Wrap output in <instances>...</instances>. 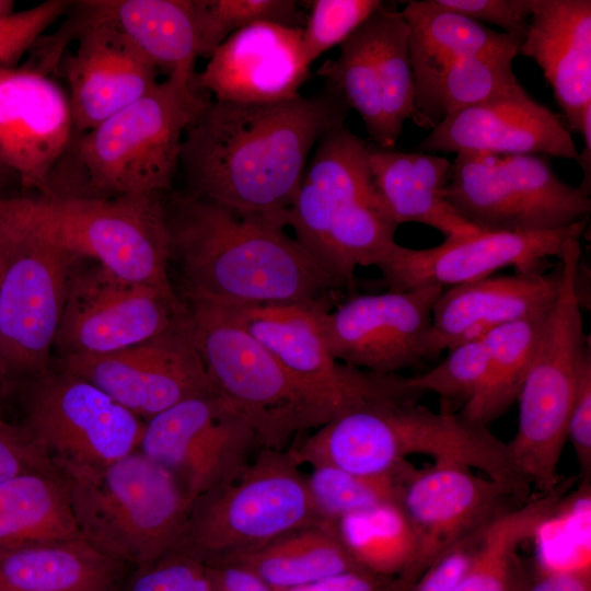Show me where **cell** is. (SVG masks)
<instances>
[{"label":"cell","instance_id":"cell-49","mask_svg":"<svg viewBox=\"0 0 591 591\" xmlns=\"http://www.w3.org/2000/svg\"><path fill=\"white\" fill-rule=\"evenodd\" d=\"M288 591H396V586L394 580L356 569Z\"/></svg>","mask_w":591,"mask_h":591},{"label":"cell","instance_id":"cell-15","mask_svg":"<svg viewBox=\"0 0 591 591\" xmlns=\"http://www.w3.org/2000/svg\"><path fill=\"white\" fill-rule=\"evenodd\" d=\"M386 211L372 181L369 144L343 126L314 147L287 221L321 265L328 248L366 231Z\"/></svg>","mask_w":591,"mask_h":591},{"label":"cell","instance_id":"cell-22","mask_svg":"<svg viewBox=\"0 0 591 591\" xmlns=\"http://www.w3.org/2000/svg\"><path fill=\"white\" fill-rule=\"evenodd\" d=\"M68 28L77 33L78 45L59 61L78 136L150 91L159 70L108 22L78 9Z\"/></svg>","mask_w":591,"mask_h":591},{"label":"cell","instance_id":"cell-41","mask_svg":"<svg viewBox=\"0 0 591 591\" xmlns=\"http://www.w3.org/2000/svg\"><path fill=\"white\" fill-rule=\"evenodd\" d=\"M199 4L206 56L247 25L271 22L303 28L306 21L294 0H199Z\"/></svg>","mask_w":591,"mask_h":591},{"label":"cell","instance_id":"cell-28","mask_svg":"<svg viewBox=\"0 0 591 591\" xmlns=\"http://www.w3.org/2000/svg\"><path fill=\"white\" fill-rule=\"evenodd\" d=\"M448 159L428 152H402L369 146L372 181L394 221L431 227L445 237L479 232L449 204L445 187L451 176Z\"/></svg>","mask_w":591,"mask_h":591},{"label":"cell","instance_id":"cell-51","mask_svg":"<svg viewBox=\"0 0 591 591\" xmlns=\"http://www.w3.org/2000/svg\"><path fill=\"white\" fill-rule=\"evenodd\" d=\"M521 591H591L590 567L576 566L545 571Z\"/></svg>","mask_w":591,"mask_h":591},{"label":"cell","instance_id":"cell-6","mask_svg":"<svg viewBox=\"0 0 591 591\" xmlns=\"http://www.w3.org/2000/svg\"><path fill=\"white\" fill-rule=\"evenodd\" d=\"M561 280L518 395L519 420L508 449L523 475L540 494L563 480L558 463L567 441V425L581 372L591 357L584 333L581 292V246L569 240L558 258Z\"/></svg>","mask_w":591,"mask_h":591},{"label":"cell","instance_id":"cell-4","mask_svg":"<svg viewBox=\"0 0 591 591\" xmlns=\"http://www.w3.org/2000/svg\"><path fill=\"white\" fill-rule=\"evenodd\" d=\"M418 398H393L346 410L314 431L310 451L317 464L381 476L401 472L414 454L483 472L526 502L530 483L507 442L487 426L457 413L433 412Z\"/></svg>","mask_w":591,"mask_h":591},{"label":"cell","instance_id":"cell-5","mask_svg":"<svg viewBox=\"0 0 591 591\" xmlns=\"http://www.w3.org/2000/svg\"><path fill=\"white\" fill-rule=\"evenodd\" d=\"M81 537L136 568L173 551L192 503L174 477L138 449L102 467L56 464Z\"/></svg>","mask_w":591,"mask_h":591},{"label":"cell","instance_id":"cell-7","mask_svg":"<svg viewBox=\"0 0 591 591\" xmlns=\"http://www.w3.org/2000/svg\"><path fill=\"white\" fill-rule=\"evenodd\" d=\"M162 195L105 199L0 195L8 215L34 235L115 275L173 289Z\"/></svg>","mask_w":591,"mask_h":591},{"label":"cell","instance_id":"cell-16","mask_svg":"<svg viewBox=\"0 0 591 591\" xmlns=\"http://www.w3.org/2000/svg\"><path fill=\"white\" fill-rule=\"evenodd\" d=\"M189 314L174 289L128 280L94 263L76 275L54 349L58 358L120 350Z\"/></svg>","mask_w":591,"mask_h":591},{"label":"cell","instance_id":"cell-32","mask_svg":"<svg viewBox=\"0 0 591 591\" xmlns=\"http://www.w3.org/2000/svg\"><path fill=\"white\" fill-rule=\"evenodd\" d=\"M81 537L60 471H35L0 482V553Z\"/></svg>","mask_w":591,"mask_h":591},{"label":"cell","instance_id":"cell-39","mask_svg":"<svg viewBox=\"0 0 591 591\" xmlns=\"http://www.w3.org/2000/svg\"><path fill=\"white\" fill-rule=\"evenodd\" d=\"M410 465L399 473L381 476L359 475L332 465H316L312 466L306 476V485L320 519L324 523L334 524L348 514L397 501L402 476Z\"/></svg>","mask_w":591,"mask_h":591},{"label":"cell","instance_id":"cell-25","mask_svg":"<svg viewBox=\"0 0 591 591\" xmlns=\"http://www.w3.org/2000/svg\"><path fill=\"white\" fill-rule=\"evenodd\" d=\"M560 280L558 260L548 273L515 271L443 289L432 309L439 349L483 338L495 327L549 310Z\"/></svg>","mask_w":591,"mask_h":591},{"label":"cell","instance_id":"cell-20","mask_svg":"<svg viewBox=\"0 0 591 591\" xmlns=\"http://www.w3.org/2000/svg\"><path fill=\"white\" fill-rule=\"evenodd\" d=\"M588 221L544 232L479 231L445 237L428 248L396 243L376 265L390 290L422 286L443 289L491 276L514 266L520 273L545 271L549 258H559L570 239H580Z\"/></svg>","mask_w":591,"mask_h":591},{"label":"cell","instance_id":"cell-27","mask_svg":"<svg viewBox=\"0 0 591 591\" xmlns=\"http://www.w3.org/2000/svg\"><path fill=\"white\" fill-rule=\"evenodd\" d=\"M83 13L108 22L157 68L167 73H194L206 56L199 0H86Z\"/></svg>","mask_w":591,"mask_h":591},{"label":"cell","instance_id":"cell-9","mask_svg":"<svg viewBox=\"0 0 591 591\" xmlns=\"http://www.w3.org/2000/svg\"><path fill=\"white\" fill-rule=\"evenodd\" d=\"M299 466L288 451L259 449L235 478L192 505L172 552L215 564L252 552L289 531L324 523Z\"/></svg>","mask_w":591,"mask_h":591},{"label":"cell","instance_id":"cell-26","mask_svg":"<svg viewBox=\"0 0 591 591\" xmlns=\"http://www.w3.org/2000/svg\"><path fill=\"white\" fill-rule=\"evenodd\" d=\"M531 5L518 55L542 69L568 130L580 132L591 106V1L531 0Z\"/></svg>","mask_w":591,"mask_h":591},{"label":"cell","instance_id":"cell-8","mask_svg":"<svg viewBox=\"0 0 591 591\" xmlns=\"http://www.w3.org/2000/svg\"><path fill=\"white\" fill-rule=\"evenodd\" d=\"M195 346L216 393L255 429L262 448L282 450L334 412L220 305L186 299Z\"/></svg>","mask_w":591,"mask_h":591},{"label":"cell","instance_id":"cell-47","mask_svg":"<svg viewBox=\"0 0 591 591\" xmlns=\"http://www.w3.org/2000/svg\"><path fill=\"white\" fill-rule=\"evenodd\" d=\"M485 529L442 554L406 591H454L473 560Z\"/></svg>","mask_w":591,"mask_h":591},{"label":"cell","instance_id":"cell-46","mask_svg":"<svg viewBox=\"0 0 591 591\" xmlns=\"http://www.w3.org/2000/svg\"><path fill=\"white\" fill-rule=\"evenodd\" d=\"M437 2L477 23H488L521 43L532 14L531 0H437Z\"/></svg>","mask_w":591,"mask_h":591},{"label":"cell","instance_id":"cell-50","mask_svg":"<svg viewBox=\"0 0 591 591\" xmlns=\"http://www.w3.org/2000/svg\"><path fill=\"white\" fill-rule=\"evenodd\" d=\"M212 591H274L247 568L229 561L206 565Z\"/></svg>","mask_w":591,"mask_h":591},{"label":"cell","instance_id":"cell-29","mask_svg":"<svg viewBox=\"0 0 591 591\" xmlns=\"http://www.w3.org/2000/svg\"><path fill=\"white\" fill-rule=\"evenodd\" d=\"M127 565L82 537L0 553V591H121Z\"/></svg>","mask_w":591,"mask_h":591},{"label":"cell","instance_id":"cell-2","mask_svg":"<svg viewBox=\"0 0 591 591\" xmlns=\"http://www.w3.org/2000/svg\"><path fill=\"white\" fill-rule=\"evenodd\" d=\"M164 202L170 255L186 299L222 306L292 304L340 287L287 234V210L242 212L192 194Z\"/></svg>","mask_w":591,"mask_h":591},{"label":"cell","instance_id":"cell-42","mask_svg":"<svg viewBox=\"0 0 591 591\" xmlns=\"http://www.w3.org/2000/svg\"><path fill=\"white\" fill-rule=\"evenodd\" d=\"M303 26L305 59L313 61L344 43L380 7V0H314Z\"/></svg>","mask_w":591,"mask_h":591},{"label":"cell","instance_id":"cell-23","mask_svg":"<svg viewBox=\"0 0 591 591\" xmlns=\"http://www.w3.org/2000/svg\"><path fill=\"white\" fill-rule=\"evenodd\" d=\"M302 34V27L271 22L247 25L208 56L194 84L220 102L271 104L296 99L310 68Z\"/></svg>","mask_w":591,"mask_h":591},{"label":"cell","instance_id":"cell-24","mask_svg":"<svg viewBox=\"0 0 591 591\" xmlns=\"http://www.w3.org/2000/svg\"><path fill=\"white\" fill-rule=\"evenodd\" d=\"M418 149L428 153L547 154L575 161L579 154L559 117L522 86L448 115Z\"/></svg>","mask_w":591,"mask_h":591},{"label":"cell","instance_id":"cell-34","mask_svg":"<svg viewBox=\"0 0 591 591\" xmlns=\"http://www.w3.org/2000/svg\"><path fill=\"white\" fill-rule=\"evenodd\" d=\"M551 309L495 327L483 337L486 372L474 396L460 410L462 415L488 426L517 402Z\"/></svg>","mask_w":591,"mask_h":591},{"label":"cell","instance_id":"cell-43","mask_svg":"<svg viewBox=\"0 0 591 591\" xmlns=\"http://www.w3.org/2000/svg\"><path fill=\"white\" fill-rule=\"evenodd\" d=\"M70 7V1L47 0L25 10L0 15V68L18 67L44 32Z\"/></svg>","mask_w":591,"mask_h":591},{"label":"cell","instance_id":"cell-10","mask_svg":"<svg viewBox=\"0 0 591 591\" xmlns=\"http://www.w3.org/2000/svg\"><path fill=\"white\" fill-rule=\"evenodd\" d=\"M445 198L480 231L544 232L588 221L590 194L534 154L460 152Z\"/></svg>","mask_w":591,"mask_h":591},{"label":"cell","instance_id":"cell-48","mask_svg":"<svg viewBox=\"0 0 591 591\" xmlns=\"http://www.w3.org/2000/svg\"><path fill=\"white\" fill-rule=\"evenodd\" d=\"M567 440L572 445L581 474H591V357L586 361L567 425Z\"/></svg>","mask_w":591,"mask_h":591},{"label":"cell","instance_id":"cell-55","mask_svg":"<svg viewBox=\"0 0 591 591\" xmlns=\"http://www.w3.org/2000/svg\"><path fill=\"white\" fill-rule=\"evenodd\" d=\"M8 178V176L4 174V172L0 167V186L3 184V182Z\"/></svg>","mask_w":591,"mask_h":591},{"label":"cell","instance_id":"cell-14","mask_svg":"<svg viewBox=\"0 0 591 591\" xmlns=\"http://www.w3.org/2000/svg\"><path fill=\"white\" fill-rule=\"evenodd\" d=\"M259 449L251 422L217 393L184 399L151 417L138 445L174 477L192 505L235 478Z\"/></svg>","mask_w":591,"mask_h":591},{"label":"cell","instance_id":"cell-3","mask_svg":"<svg viewBox=\"0 0 591 591\" xmlns=\"http://www.w3.org/2000/svg\"><path fill=\"white\" fill-rule=\"evenodd\" d=\"M195 73L174 72L94 128L74 136L45 198H115L172 189L187 126L209 101Z\"/></svg>","mask_w":591,"mask_h":591},{"label":"cell","instance_id":"cell-12","mask_svg":"<svg viewBox=\"0 0 591 591\" xmlns=\"http://www.w3.org/2000/svg\"><path fill=\"white\" fill-rule=\"evenodd\" d=\"M333 296L313 302L222 306L335 416L372 402L419 398L406 376L378 374L332 357L322 321Z\"/></svg>","mask_w":591,"mask_h":591},{"label":"cell","instance_id":"cell-35","mask_svg":"<svg viewBox=\"0 0 591 591\" xmlns=\"http://www.w3.org/2000/svg\"><path fill=\"white\" fill-rule=\"evenodd\" d=\"M336 533L358 569L395 581L396 591L417 556L415 532L397 501L348 514Z\"/></svg>","mask_w":591,"mask_h":591},{"label":"cell","instance_id":"cell-38","mask_svg":"<svg viewBox=\"0 0 591 591\" xmlns=\"http://www.w3.org/2000/svg\"><path fill=\"white\" fill-rule=\"evenodd\" d=\"M339 47V56L325 60L317 74L359 114L371 140L387 149L381 80L369 19Z\"/></svg>","mask_w":591,"mask_h":591},{"label":"cell","instance_id":"cell-40","mask_svg":"<svg viewBox=\"0 0 591 591\" xmlns=\"http://www.w3.org/2000/svg\"><path fill=\"white\" fill-rule=\"evenodd\" d=\"M487 359L484 338L468 340L449 349V355L432 369L406 376V381L421 394H437L441 399V412L457 413L479 387Z\"/></svg>","mask_w":591,"mask_h":591},{"label":"cell","instance_id":"cell-11","mask_svg":"<svg viewBox=\"0 0 591 591\" xmlns=\"http://www.w3.org/2000/svg\"><path fill=\"white\" fill-rule=\"evenodd\" d=\"M14 234L0 288V390L53 367L51 350L78 271L86 259L28 232L3 209Z\"/></svg>","mask_w":591,"mask_h":591},{"label":"cell","instance_id":"cell-36","mask_svg":"<svg viewBox=\"0 0 591 591\" xmlns=\"http://www.w3.org/2000/svg\"><path fill=\"white\" fill-rule=\"evenodd\" d=\"M517 55V50H508L452 62L434 80L416 90L412 119L432 129L457 109L520 89L512 70Z\"/></svg>","mask_w":591,"mask_h":591},{"label":"cell","instance_id":"cell-52","mask_svg":"<svg viewBox=\"0 0 591 591\" xmlns=\"http://www.w3.org/2000/svg\"><path fill=\"white\" fill-rule=\"evenodd\" d=\"M583 148L578 154L577 162L583 171V181L580 188L590 194L591 184V106L583 114L581 131Z\"/></svg>","mask_w":591,"mask_h":591},{"label":"cell","instance_id":"cell-1","mask_svg":"<svg viewBox=\"0 0 591 591\" xmlns=\"http://www.w3.org/2000/svg\"><path fill=\"white\" fill-rule=\"evenodd\" d=\"M349 109L327 84L271 104L209 100L182 142L189 194L242 212L288 210L314 147Z\"/></svg>","mask_w":591,"mask_h":591},{"label":"cell","instance_id":"cell-19","mask_svg":"<svg viewBox=\"0 0 591 591\" xmlns=\"http://www.w3.org/2000/svg\"><path fill=\"white\" fill-rule=\"evenodd\" d=\"M397 502L417 540V556L397 591H406L437 558L483 531L505 511L524 503L505 485L454 463L403 474Z\"/></svg>","mask_w":591,"mask_h":591},{"label":"cell","instance_id":"cell-30","mask_svg":"<svg viewBox=\"0 0 591 591\" xmlns=\"http://www.w3.org/2000/svg\"><path fill=\"white\" fill-rule=\"evenodd\" d=\"M409 31L415 91L452 62L471 56L519 51L521 42L494 31L437 2L410 0L401 11Z\"/></svg>","mask_w":591,"mask_h":591},{"label":"cell","instance_id":"cell-33","mask_svg":"<svg viewBox=\"0 0 591 591\" xmlns=\"http://www.w3.org/2000/svg\"><path fill=\"white\" fill-rule=\"evenodd\" d=\"M225 561L247 568L274 591L302 588L358 569L331 523L289 531Z\"/></svg>","mask_w":591,"mask_h":591},{"label":"cell","instance_id":"cell-45","mask_svg":"<svg viewBox=\"0 0 591 591\" xmlns=\"http://www.w3.org/2000/svg\"><path fill=\"white\" fill-rule=\"evenodd\" d=\"M59 471L27 429L0 417V482L18 474Z\"/></svg>","mask_w":591,"mask_h":591},{"label":"cell","instance_id":"cell-56","mask_svg":"<svg viewBox=\"0 0 591 591\" xmlns=\"http://www.w3.org/2000/svg\"><path fill=\"white\" fill-rule=\"evenodd\" d=\"M1 393V392H0Z\"/></svg>","mask_w":591,"mask_h":591},{"label":"cell","instance_id":"cell-44","mask_svg":"<svg viewBox=\"0 0 591 591\" xmlns=\"http://www.w3.org/2000/svg\"><path fill=\"white\" fill-rule=\"evenodd\" d=\"M121 591H212L204 563L169 553L159 560L136 568Z\"/></svg>","mask_w":591,"mask_h":591},{"label":"cell","instance_id":"cell-37","mask_svg":"<svg viewBox=\"0 0 591 591\" xmlns=\"http://www.w3.org/2000/svg\"><path fill=\"white\" fill-rule=\"evenodd\" d=\"M381 80L387 149H394L404 123L415 113V81L409 31L395 3L383 2L369 18Z\"/></svg>","mask_w":591,"mask_h":591},{"label":"cell","instance_id":"cell-18","mask_svg":"<svg viewBox=\"0 0 591 591\" xmlns=\"http://www.w3.org/2000/svg\"><path fill=\"white\" fill-rule=\"evenodd\" d=\"M55 363L92 383L144 421L184 399L216 393L195 346L189 314L165 332L130 347L57 358Z\"/></svg>","mask_w":591,"mask_h":591},{"label":"cell","instance_id":"cell-17","mask_svg":"<svg viewBox=\"0 0 591 591\" xmlns=\"http://www.w3.org/2000/svg\"><path fill=\"white\" fill-rule=\"evenodd\" d=\"M439 286L349 298L326 312L325 345L334 359L378 374H399L438 356L432 309Z\"/></svg>","mask_w":591,"mask_h":591},{"label":"cell","instance_id":"cell-21","mask_svg":"<svg viewBox=\"0 0 591 591\" xmlns=\"http://www.w3.org/2000/svg\"><path fill=\"white\" fill-rule=\"evenodd\" d=\"M68 94L33 63L0 68V167L38 195L72 139Z\"/></svg>","mask_w":591,"mask_h":591},{"label":"cell","instance_id":"cell-53","mask_svg":"<svg viewBox=\"0 0 591 591\" xmlns=\"http://www.w3.org/2000/svg\"><path fill=\"white\" fill-rule=\"evenodd\" d=\"M13 224L0 209V288L5 269L9 252L13 241ZM1 392V390H0Z\"/></svg>","mask_w":591,"mask_h":591},{"label":"cell","instance_id":"cell-13","mask_svg":"<svg viewBox=\"0 0 591 591\" xmlns=\"http://www.w3.org/2000/svg\"><path fill=\"white\" fill-rule=\"evenodd\" d=\"M23 384L22 425L55 464L102 467L138 449L144 420L59 368Z\"/></svg>","mask_w":591,"mask_h":591},{"label":"cell","instance_id":"cell-31","mask_svg":"<svg viewBox=\"0 0 591 591\" xmlns=\"http://www.w3.org/2000/svg\"><path fill=\"white\" fill-rule=\"evenodd\" d=\"M572 479L513 507L485 529L468 568L454 591H521L520 545L563 510Z\"/></svg>","mask_w":591,"mask_h":591},{"label":"cell","instance_id":"cell-54","mask_svg":"<svg viewBox=\"0 0 591 591\" xmlns=\"http://www.w3.org/2000/svg\"><path fill=\"white\" fill-rule=\"evenodd\" d=\"M14 1L0 0V15L8 14L14 11Z\"/></svg>","mask_w":591,"mask_h":591}]
</instances>
